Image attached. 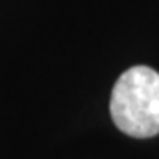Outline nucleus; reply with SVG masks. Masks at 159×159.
Masks as SVG:
<instances>
[{
  "label": "nucleus",
  "mask_w": 159,
  "mask_h": 159,
  "mask_svg": "<svg viewBox=\"0 0 159 159\" xmlns=\"http://www.w3.org/2000/svg\"><path fill=\"white\" fill-rule=\"evenodd\" d=\"M110 113L115 125L133 138L159 134V73L134 66L120 74L111 97Z\"/></svg>",
  "instance_id": "obj_1"
}]
</instances>
